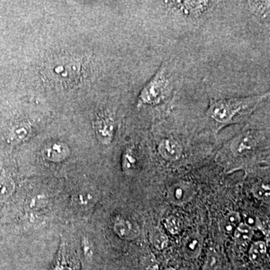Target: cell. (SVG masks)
I'll return each mask as SVG.
<instances>
[{
  "mask_svg": "<svg viewBox=\"0 0 270 270\" xmlns=\"http://www.w3.org/2000/svg\"><path fill=\"white\" fill-rule=\"evenodd\" d=\"M269 93L244 98L211 99L206 116L220 127L240 123L247 120Z\"/></svg>",
  "mask_w": 270,
  "mask_h": 270,
  "instance_id": "6da1fadb",
  "label": "cell"
},
{
  "mask_svg": "<svg viewBox=\"0 0 270 270\" xmlns=\"http://www.w3.org/2000/svg\"><path fill=\"white\" fill-rule=\"evenodd\" d=\"M85 61L80 56L58 53L46 60L41 74L52 85L62 88L74 87L86 74Z\"/></svg>",
  "mask_w": 270,
  "mask_h": 270,
  "instance_id": "7a4b0ae2",
  "label": "cell"
},
{
  "mask_svg": "<svg viewBox=\"0 0 270 270\" xmlns=\"http://www.w3.org/2000/svg\"><path fill=\"white\" fill-rule=\"evenodd\" d=\"M169 87L166 68H161L141 90L138 98V107L159 104L166 98Z\"/></svg>",
  "mask_w": 270,
  "mask_h": 270,
  "instance_id": "3957f363",
  "label": "cell"
},
{
  "mask_svg": "<svg viewBox=\"0 0 270 270\" xmlns=\"http://www.w3.org/2000/svg\"><path fill=\"white\" fill-rule=\"evenodd\" d=\"M167 8L172 13L186 18H198L209 9L208 1H168Z\"/></svg>",
  "mask_w": 270,
  "mask_h": 270,
  "instance_id": "277c9868",
  "label": "cell"
},
{
  "mask_svg": "<svg viewBox=\"0 0 270 270\" xmlns=\"http://www.w3.org/2000/svg\"><path fill=\"white\" fill-rule=\"evenodd\" d=\"M94 128L98 140L103 144H110L115 132V120L110 113H101L95 119Z\"/></svg>",
  "mask_w": 270,
  "mask_h": 270,
  "instance_id": "5b68a950",
  "label": "cell"
},
{
  "mask_svg": "<svg viewBox=\"0 0 270 270\" xmlns=\"http://www.w3.org/2000/svg\"><path fill=\"white\" fill-rule=\"evenodd\" d=\"M255 136L251 132H245L236 137L230 144V149L235 155H242L256 147Z\"/></svg>",
  "mask_w": 270,
  "mask_h": 270,
  "instance_id": "8992f818",
  "label": "cell"
},
{
  "mask_svg": "<svg viewBox=\"0 0 270 270\" xmlns=\"http://www.w3.org/2000/svg\"><path fill=\"white\" fill-rule=\"evenodd\" d=\"M158 152L165 159L176 161L182 156V148L175 140L165 139L158 146Z\"/></svg>",
  "mask_w": 270,
  "mask_h": 270,
  "instance_id": "52a82bcc",
  "label": "cell"
},
{
  "mask_svg": "<svg viewBox=\"0 0 270 270\" xmlns=\"http://www.w3.org/2000/svg\"><path fill=\"white\" fill-rule=\"evenodd\" d=\"M116 233L123 239H132L138 236L139 231L138 228L129 221L122 219L118 220L114 227Z\"/></svg>",
  "mask_w": 270,
  "mask_h": 270,
  "instance_id": "ba28073f",
  "label": "cell"
},
{
  "mask_svg": "<svg viewBox=\"0 0 270 270\" xmlns=\"http://www.w3.org/2000/svg\"><path fill=\"white\" fill-rule=\"evenodd\" d=\"M201 238L198 234H193L185 239L183 243V250L185 255L190 257H196L201 252Z\"/></svg>",
  "mask_w": 270,
  "mask_h": 270,
  "instance_id": "9c48e42d",
  "label": "cell"
},
{
  "mask_svg": "<svg viewBox=\"0 0 270 270\" xmlns=\"http://www.w3.org/2000/svg\"><path fill=\"white\" fill-rule=\"evenodd\" d=\"M68 150L63 144H53L49 145L45 150V156L50 161H61L68 156Z\"/></svg>",
  "mask_w": 270,
  "mask_h": 270,
  "instance_id": "30bf717a",
  "label": "cell"
},
{
  "mask_svg": "<svg viewBox=\"0 0 270 270\" xmlns=\"http://www.w3.org/2000/svg\"><path fill=\"white\" fill-rule=\"evenodd\" d=\"M266 250L267 249H266V243L263 241H257L253 243L249 250V259L255 264L260 263L266 256Z\"/></svg>",
  "mask_w": 270,
  "mask_h": 270,
  "instance_id": "8fae6325",
  "label": "cell"
},
{
  "mask_svg": "<svg viewBox=\"0 0 270 270\" xmlns=\"http://www.w3.org/2000/svg\"><path fill=\"white\" fill-rule=\"evenodd\" d=\"M254 230L248 224L240 223L234 231V238L239 244H247L252 239Z\"/></svg>",
  "mask_w": 270,
  "mask_h": 270,
  "instance_id": "7c38bea8",
  "label": "cell"
},
{
  "mask_svg": "<svg viewBox=\"0 0 270 270\" xmlns=\"http://www.w3.org/2000/svg\"><path fill=\"white\" fill-rule=\"evenodd\" d=\"M249 6L252 13L261 20H269V1H251Z\"/></svg>",
  "mask_w": 270,
  "mask_h": 270,
  "instance_id": "4fadbf2b",
  "label": "cell"
},
{
  "mask_svg": "<svg viewBox=\"0 0 270 270\" xmlns=\"http://www.w3.org/2000/svg\"><path fill=\"white\" fill-rule=\"evenodd\" d=\"M190 189L186 184H177L171 189L170 195L175 203H183L188 201L190 196Z\"/></svg>",
  "mask_w": 270,
  "mask_h": 270,
  "instance_id": "5bb4252c",
  "label": "cell"
},
{
  "mask_svg": "<svg viewBox=\"0 0 270 270\" xmlns=\"http://www.w3.org/2000/svg\"><path fill=\"white\" fill-rule=\"evenodd\" d=\"M150 240L154 247L158 250H163L168 244V238L161 230L154 228L150 233Z\"/></svg>",
  "mask_w": 270,
  "mask_h": 270,
  "instance_id": "9a60e30c",
  "label": "cell"
},
{
  "mask_svg": "<svg viewBox=\"0 0 270 270\" xmlns=\"http://www.w3.org/2000/svg\"><path fill=\"white\" fill-rule=\"evenodd\" d=\"M222 268V260L215 252L208 253L205 261L203 270H220Z\"/></svg>",
  "mask_w": 270,
  "mask_h": 270,
  "instance_id": "2e32d148",
  "label": "cell"
},
{
  "mask_svg": "<svg viewBox=\"0 0 270 270\" xmlns=\"http://www.w3.org/2000/svg\"><path fill=\"white\" fill-rule=\"evenodd\" d=\"M240 216L236 212H229L224 219L225 230L228 233L234 232L238 225L240 224Z\"/></svg>",
  "mask_w": 270,
  "mask_h": 270,
  "instance_id": "e0dca14e",
  "label": "cell"
},
{
  "mask_svg": "<svg viewBox=\"0 0 270 270\" xmlns=\"http://www.w3.org/2000/svg\"><path fill=\"white\" fill-rule=\"evenodd\" d=\"M255 197L261 201H269V184L266 182H260L255 184L252 188Z\"/></svg>",
  "mask_w": 270,
  "mask_h": 270,
  "instance_id": "ac0fdd59",
  "label": "cell"
},
{
  "mask_svg": "<svg viewBox=\"0 0 270 270\" xmlns=\"http://www.w3.org/2000/svg\"><path fill=\"white\" fill-rule=\"evenodd\" d=\"M165 225L167 230L172 234H177L180 230L179 222L174 216H170L168 219H166Z\"/></svg>",
  "mask_w": 270,
  "mask_h": 270,
  "instance_id": "d6986e66",
  "label": "cell"
},
{
  "mask_svg": "<svg viewBox=\"0 0 270 270\" xmlns=\"http://www.w3.org/2000/svg\"><path fill=\"white\" fill-rule=\"evenodd\" d=\"M146 268H147V270H158V269H159V267H158V262L155 260L154 255H150V256L147 258V266H146Z\"/></svg>",
  "mask_w": 270,
  "mask_h": 270,
  "instance_id": "ffe728a7",
  "label": "cell"
},
{
  "mask_svg": "<svg viewBox=\"0 0 270 270\" xmlns=\"http://www.w3.org/2000/svg\"><path fill=\"white\" fill-rule=\"evenodd\" d=\"M165 270H175V269H173V268H168V269H166Z\"/></svg>",
  "mask_w": 270,
  "mask_h": 270,
  "instance_id": "44dd1931",
  "label": "cell"
}]
</instances>
